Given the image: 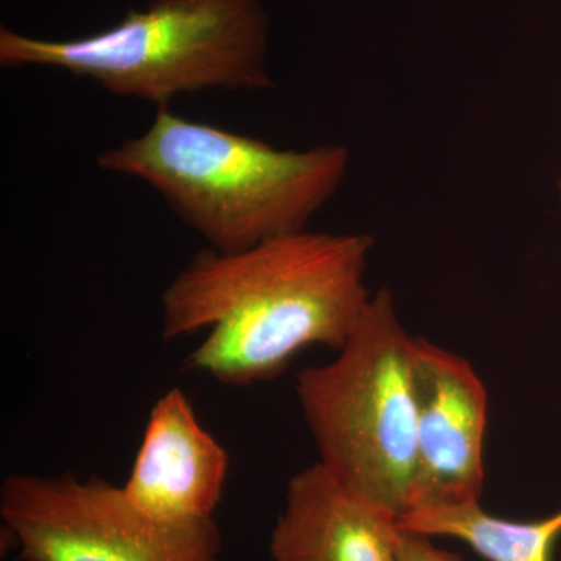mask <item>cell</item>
<instances>
[{
  "label": "cell",
  "mask_w": 561,
  "mask_h": 561,
  "mask_svg": "<svg viewBox=\"0 0 561 561\" xmlns=\"http://www.w3.org/2000/svg\"><path fill=\"white\" fill-rule=\"evenodd\" d=\"M401 561H465L456 553L445 551L426 535L401 529Z\"/></svg>",
  "instance_id": "10"
},
{
  "label": "cell",
  "mask_w": 561,
  "mask_h": 561,
  "mask_svg": "<svg viewBox=\"0 0 561 561\" xmlns=\"http://www.w3.org/2000/svg\"><path fill=\"white\" fill-rule=\"evenodd\" d=\"M413 345L382 287L337 357L295 382L320 463L398 518L411 508L416 465Z\"/></svg>",
  "instance_id": "4"
},
{
  "label": "cell",
  "mask_w": 561,
  "mask_h": 561,
  "mask_svg": "<svg viewBox=\"0 0 561 561\" xmlns=\"http://www.w3.org/2000/svg\"><path fill=\"white\" fill-rule=\"evenodd\" d=\"M412 368L416 465L408 512L481 502L489 413L482 379L470 362L423 337H415Z\"/></svg>",
  "instance_id": "6"
},
{
  "label": "cell",
  "mask_w": 561,
  "mask_h": 561,
  "mask_svg": "<svg viewBox=\"0 0 561 561\" xmlns=\"http://www.w3.org/2000/svg\"><path fill=\"white\" fill-rule=\"evenodd\" d=\"M230 456L175 387L151 408L127 482L133 507L165 523L213 518L224 496Z\"/></svg>",
  "instance_id": "7"
},
{
  "label": "cell",
  "mask_w": 561,
  "mask_h": 561,
  "mask_svg": "<svg viewBox=\"0 0 561 561\" xmlns=\"http://www.w3.org/2000/svg\"><path fill=\"white\" fill-rule=\"evenodd\" d=\"M398 516L317 461L291 476L271 535L275 561H401Z\"/></svg>",
  "instance_id": "8"
},
{
  "label": "cell",
  "mask_w": 561,
  "mask_h": 561,
  "mask_svg": "<svg viewBox=\"0 0 561 561\" xmlns=\"http://www.w3.org/2000/svg\"><path fill=\"white\" fill-rule=\"evenodd\" d=\"M0 518L22 561H221L214 516L158 522L98 476L10 474Z\"/></svg>",
  "instance_id": "5"
},
{
  "label": "cell",
  "mask_w": 561,
  "mask_h": 561,
  "mask_svg": "<svg viewBox=\"0 0 561 561\" xmlns=\"http://www.w3.org/2000/svg\"><path fill=\"white\" fill-rule=\"evenodd\" d=\"M557 190H559L560 201H561V171L559 176V183H557Z\"/></svg>",
  "instance_id": "11"
},
{
  "label": "cell",
  "mask_w": 561,
  "mask_h": 561,
  "mask_svg": "<svg viewBox=\"0 0 561 561\" xmlns=\"http://www.w3.org/2000/svg\"><path fill=\"white\" fill-rule=\"evenodd\" d=\"M368 234L309 230L251 249H205L162 294L165 342L209 330L184 360L217 382L271 381L300 351H341L370 302Z\"/></svg>",
  "instance_id": "1"
},
{
  "label": "cell",
  "mask_w": 561,
  "mask_h": 561,
  "mask_svg": "<svg viewBox=\"0 0 561 561\" xmlns=\"http://www.w3.org/2000/svg\"><path fill=\"white\" fill-rule=\"evenodd\" d=\"M98 164L149 184L209 249L234 253L308 230L345 180L350 151L279 150L160 105L142 135L103 150Z\"/></svg>",
  "instance_id": "2"
},
{
  "label": "cell",
  "mask_w": 561,
  "mask_h": 561,
  "mask_svg": "<svg viewBox=\"0 0 561 561\" xmlns=\"http://www.w3.org/2000/svg\"><path fill=\"white\" fill-rule=\"evenodd\" d=\"M267 31L261 0H150L81 38L39 39L2 27L0 65L66 70L117 98L169 105L191 92L272 90Z\"/></svg>",
  "instance_id": "3"
},
{
  "label": "cell",
  "mask_w": 561,
  "mask_h": 561,
  "mask_svg": "<svg viewBox=\"0 0 561 561\" xmlns=\"http://www.w3.org/2000/svg\"><path fill=\"white\" fill-rule=\"evenodd\" d=\"M402 530L454 538L489 561H552L561 538V508L534 522L491 515L481 502L419 508L398 518Z\"/></svg>",
  "instance_id": "9"
}]
</instances>
